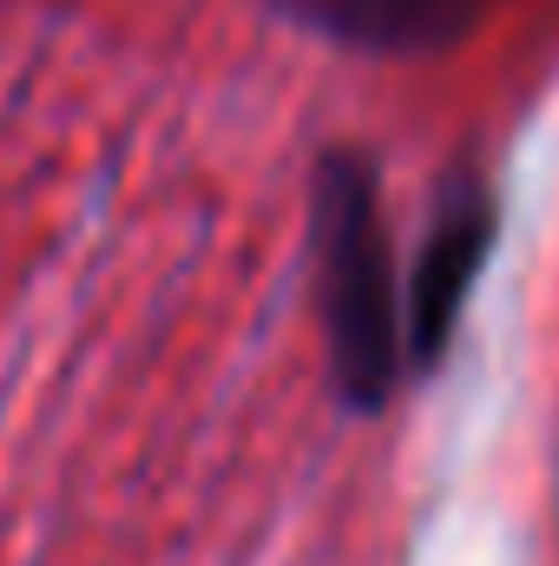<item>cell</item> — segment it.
<instances>
[{
	"instance_id": "1",
	"label": "cell",
	"mask_w": 559,
	"mask_h": 566,
	"mask_svg": "<svg viewBox=\"0 0 559 566\" xmlns=\"http://www.w3.org/2000/svg\"><path fill=\"white\" fill-rule=\"evenodd\" d=\"M316 303L342 402L382 409L409 356V316L395 296L376 171L356 151H329L316 171Z\"/></svg>"
},
{
	"instance_id": "2",
	"label": "cell",
	"mask_w": 559,
	"mask_h": 566,
	"mask_svg": "<svg viewBox=\"0 0 559 566\" xmlns=\"http://www.w3.org/2000/svg\"><path fill=\"white\" fill-rule=\"evenodd\" d=\"M487 244H494V198L481 178H461L441 211H434V231L415 258V277L402 290V316H409V356L434 363L474 296V277L487 264Z\"/></svg>"
},
{
	"instance_id": "3",
	"label": "cell",
	"mask_w": 559,
	"mask_h": 566,
	"mask_svg": "<svg viewBox=\"0 0 559 566\" xmlns=\"http://www.w3.org/2000/svg\"><path fill=\"white\" fill-rule=\"evenodd\" d=\"M271 7L362 53H434L454 33H467L487 0H271Z\"/></svg>"
}]
</instances>
